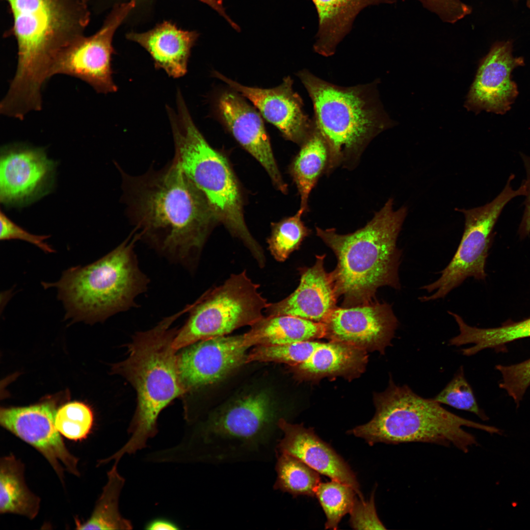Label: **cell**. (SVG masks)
<instances>
[{"mask_svg": "<svg viewBox=\"0 0 530 530\" xmlns=\"http://www.w3.org/2000/svg\"><path fill=\"white\" fill-rule=\"evenodd\" d=\"M375 413L367 423L348 431L370 445L423 442L449 446L464 452L477 445L475 437L463 427L498 433L496 427L462 418L444 409L433 398H424L407 385H396L391 377L388 388L374 397Z\"/></svg>", "mask_w": 530, "mask_h": 530, "instance_id": "obj_5", "label": "cell"}, {"mask_svg": "<svg viewBox=\"0 0 530 530\" xmlns=\"http://www.w3.org/2000/svg\"><path fill=\"white\" fill-rule=\"evenodd\" d=\"M526 171V179L523 183L526 186V199L524 202V210L519 227V234L523 238L530 234V157L520 154Z\"/></svg>", "mask_w": 530, "mask_h": 530, "instance_id": "obj_38", "label": "cell"}, {"mask_svg": "<svg viewBox=\"0 0 530 530\" xmlns=\"http://www.w3.org/2000/svg\"><path fill=\"white\" fill-rule=\"evenodd\" d=\"M213 75L250 101L287 139L301 145L314 130V120L304 113L302 100L293 90L291 77L284 78L276 87L264 89L241 85L216 71Z\"/></svg>", "mask_w": 530, "mask_h": 530, "instance_id": "obj_19", "label": "cell"}, {"mask_svg": "<svg viewBox=\"0 0 530 530\" xmlns=\"http://www.w3.org/2000/svg\"><path fill=\"white\" fill-rule=\"evenodd\" d=\"M119 462L115 461L107 472V482L103 489L94 510L84 523L76 521L78 530H132L133 525L123 517L119 509V500L125 479L117 470Z\"/></svg>", "mask_w": 530, "mask_h": 530, "instance_id": "obj_29", "label": "cell"}, {"mask_svg": "<svg viewBox=\"0 0 530 530\" xmlns=\"http://www.w3.org/2000/svg\"><path fill=\"white\" fill-rule=\"evenodd\" d=\"M455 320L459 333L451 338L450 342L451 345L456 346L473 344V346L461 350L462 354L466 356L475 355L486 348L499 347L516 340L530 337V318L489 328L471 326L459 316Z\"/></svg>", "mask_w": 530, "mask_h": 530, "instance_id": "obj_28", "label": "cell"}, {"mask_svg": "<svg viewBox=\"0 0 530 530\" xmlns=\"http://www.w3.org/2000/svg\"><path fill=\"white\" fill-rule=\"evenodd\" d=\"M131 237L96 262L65 270L58 281L42 283L57 289L65 319L94 323L134 305L148 283L133 250L139 236Z\"/></svg>", "mask_w": 530, "mask_h": 530, "instance_id": "obj_7", "label": "cell"}, {"mask_svg": "<svg viewBox=\"0 0 530 530\" xmlns=\"http://www.w3.org/2000/svg\"><path fill=\"white\" fill-rule=\"evenodd\" d=\"M24 464L13 454L0 460V513H12L32 520L40 508V499L26 485Z\"/></svg>", "mask_w": 530, "mask_h": 530, "instance_id": "obj_26", "label": "cell"}, {"mask_svg": "<svg viewBox=\"0 0 530 530\" xmlns=\"http://www.w3.org/2000/svg\"><path fill=\"white\" fill-rule=\"evenodd\" d=\"M117 166L122 201L139 237L180 260L198 252L218 220L204 194L173 160L139 175Z\"/></svg>", "mask_w": 530, "mask_h": 530, "instance_id": "obj_1", "label": "cell"}, {"mask_svg": "<svg viewBox=\"0 0 530 530\" xmlns=\"http://www.w3.org/2000/svg\"><path fill=\"white\" fill-rule=\"evenodd\" d=\"M427 0L452 18L460 14L464 8V5L457 0Z\"/></svg>", "mask_w": 530, "mask_h": 530, "instance_id": "obj_39", "label": "cell"}, {"mask_svg": "<svg viewBox=\"0 0 530 530\" xmlns=\"http://www.w3.org/2000/svg\"><path fill=\"white\" fill-rule=\"evenodd\" d=\"M433 398L440 404L473 413L484 421L488 420L487 416L479 407L473 390L465 378L463 366L460 367L451 381Z\"/></svg>", "mask_w": 530, "mask_h": 530, "instance_id": "obj_34", "label": "cell"}, {"mask_svg": "<svg viewBox=\"0 0 530 530\" xmlns=\"http://www.w3.org/2000/svg\"><path fill=\"white\" fill-rule=\"evenodd\" d=\"M168 115L172 131L173 161L202 192L217 220L241 239L259 264L265 257L244 221L238 182L226 158L212 148L195 125L185 102Z\"/></svg>", "mask_w": 530, "mask_h": 530, "instance_id": "obj_8", "label": "cell"}, {"mask_svg": "<svg viewBox=\"0 0 530 530\" xmlns=\"http://www.w3.org/2000/svg\"><path fill=\"white\" fill-rule=\"evenodd\" d=\"M525 65L523 57H514L510 41L495 44L481 61L468 96L467 106L498 114L509 110L518 95L511 73Z\"/></svg>", "mask_w": 530, "mask_h": 530, "instance_id": "obj_18", "label": "cell"}, {"mask_svg": "<svg viewBox=\"0 0 530 530\" xmlns=\"http://www.w3.org/2000/svg\"><path fill=\"white\" fill-rule=\"evenodd\" d=\"M54 162L44 150L23 144L3 146L0 159V200L6 205L25 206L47 193Z\"/></svg>", "mask_w": 530, "mask_h": 530, "instance_id": "obj_16", "label": "cell"}, {"mask_svg": "<svg viewBox=\"0 0 530 530\" xmlns=\"http://www.w3.org/2000/svg\"><path fill=\"white\" fill-rule=\"evenodd\" d=\"M305 211L300 208L293 216L272 225L267 242L270 254L275 260L283 262L299 247L311 233L301 220Z\"/></svg>", "mask_w": 530, "mask_h": 530, "instance_id": "obj_32", "label": "cell"}, {"mask_svg": "<svg viewBox=\"0 0 530 530\" xmlns=\"http://www.w3.org/2000/svg\"><path fill=\"white\" fill-rule=\"evenodd\" d=\"M269 397L264 392L240 398L212 416L190 440L194 459L214 464L275 458L281 436Z\"/></svg>", "mask_w": 530, "mask_h": 530, "instance_id": "obj_9", "label": "cell"}, {"mask_svg": "<svg viewBox=\"0 0 530 530\" xmlns=\"http://www.w3.org/2000/svg\"><path fill=\"white\" fill-rule=\"evenodd\" d=\"M393 202L389 199L371 221L353 233L342 235L334 228H316L317 235L337 257V266L331 273L344 307L374 301L380 287L401 288L402 251L397 241L407 209L395 210Z\"/></svg>", "mask_w": 530, "mask_h": 530, "instance_id": "obj_3", "label": "cell"}, {"mask_svg": "<svg viewBox=\"0 0 530 530\" xmlns=\"http://www.w3.org/2000/svg\"><path fill=\"white\" fill-rule=\"evenodd\" d=\"M350 514V524L354 529H386L377 516L373 494L368 501L356 499Z\"/></svg>", "mask_w": 530, "mask_h": 530, "instance_id": "obj_37", "label": "cell"}, {"mask_svg": "<svg viewBox=\"0 0 530 530\" xmlns=\"http://www.w3.org/2000/svg\"><path fill=\"white\" fill-rule=\"evenodd\" d=\"M298 76L312 101L316 126L329 151L328 173L357 161L369 142L392 125L378 98L377 82L343 87L309 71Z\"/></svg>", "mask_w": 530, "mask_h": 530, "instance_id": "obj_6", "label": "cell"}, {"mask_svg": "<svg viewBox=\"0 0 530 530\" xmlns=\"http://www.w3.org/2000/svg\"><path fill=\"white\" fill-rule=\"evenodd\" d=\"M325 324L326 337L330 341L383 354L391 344L398 321L391 305L373 301L353 307H337Z\"/></svg>", "mask_w": 530, "mask_h": 530, "instance_id": "obj_17", "label": "cell"}, {"mask_svg": "<svg viewBox=\"0 0 530 530\" xmlns=\"http://www.w3.org/2000/svg\"><path fill=\"white\" fill-rule=\"evenodd\" d=\"M325 255H317L311 267L301 268L299 284L286 298L270 303L266 316L289 315L326 323L337 307L338 295L331 273L324 267Z\"/></svg>", "mask_w": 530, "mask_h": 530, "instance_id": "obj_21", "label": "cell"}, {"mask_svg": "<svg viewBox=\"0 0 530 530\" xmlns=\"http://www.w3.org/2000/svg\"><path fill=\"white\" fill-rule=\"evenodd\" d=\"M282 436L276 451L299 459L319 474L351 486L364 499L356 476L344 460L332 447L321 440L312 428L293 424L283 418L278 421Z\"/></svg>", "mask_w": 530, "mask_h": 530, "instance_id": "obj_22", "label": "cell"}, {"mask_svg": "<svg viewBox=\"0 0 530 530\" xmlns=\"http://www.w3.org/2000/svg\"><path fill=\"white\" fill-rule=\"evenodd\" d=\"M275 469V490L290 494L293 497L315 496L320 483L319 473L304 462L287 453L276 451Z\"/></svg>", "mask_w": 530, "mask_h": 530, "instance_id": "obj_30", "label": "cell"}, {"mask_svg": "<svg viewBox=\"0 0 530 530\" xmlns=\"http://www.w3.org/2000/svg\"><path fill=\"white\" fill-rule=\"evenodd\" d=\"M0 223L1 240L20 239L37 246L47 253L55 252L50 245L45 242L50 236L35 235L29 233L12 221L1 210L0 212Z\"/></svg>", "mask_w": 530, "mask_h": 530, "instance_id": "obj_36", "label": "cell"}, {"mask_svg": "<svg viewBox=\"0 0 530 530\" xmlns=\"http://www.w3.org/2000/svg\"><path fill=\"white\" fill-rule=\"evenodd\" d=\"M94 422L91 408L80 401L67 403L56 410L55 424L59 433L74 441L86 438Z\"/></svg>", "mask_w": 530, "mask_h": 530, "instance_id": "obj_33", "label": "cell"}, {"mask_svg": "<svg viewBox=\"0 0 530 530\" xmlns=\"http://www.w3.org/2000/svg\"><path fill=\"white\" fill-rule=\"evenodd\" d=\"M198 37L197 32L183 30L169 21H164L144 32L126 34L128 40L148 52L156 69H163L175 79L186 74L191 49Z\"/></svg>", "mask_w": 530, "mask_h": 530, "instance_id": "obj_23", "label": "cell"}, {"mask_svg": "<svg viewBox=\"0 0 530 530\" xmlns=\"http://www.w3.org/2000/svg\"><path fill=\"white\" fill-rule=\"evenodd\" d=\"M354 489L339 481L320 483L315 496L322 508L326 517L325 529L337 530L342 518L350 513L356 500Z\"/></svg>", "mask_w": 530, "mask_h": 530, "instance_id": "obj_31", "label": "cell"}, {"mask_svg": "<svg viewBox=\"0 0 530 530\" xmlns=\"http://www.w3.org/2000/svg\"><path fill=\"white\" fill-rule=\"evenodd\" d=\"M181 314L136 334L128 345L127 358L112 368L133 386L137 397L136 410L129 428L131 436L112 455L114 459L120 460L125 454H133L146 448L148 440L158 433L160 412L186 393L179 373L177 351L172 346L178 330L171 327Z\"/></svg>", "mask_w": 530, "mask_h": 530, "instance_id": "obj_4", "label": "cell"}, {"mask_svg": "<svg viewBox=\"0 0 530 530\" xmlns=\"http://www.w3.org/2000/svg\"><path fill=\"white\" fill-rule=\"evenodd\" d=\"M511 174L501 192L491 202L471 209H458L463 213L465 226L463 235L452 259L440 272L435 281L420 288L429 295L419 297L422 302L445 297L459 287L467 278L484 280L486 276L485 265L491 246L494 227L505 206L512 199L524 196L525 187L522 184L513 189Z\"/></svg>", "mask_w": 530, "mask_h": 530, "instance_id": "obj_11", "label": "cell"}, {"mask_svg": "<svg viewBox=\"0 0 530 530\" xmlns=\"http://www.w3.org/2000/svg\"><path fill=\"white\" fill-rule=\"evenodd\" d=\"M251 362H275L293 366L302 378L354 376L362 372L366 350L347 344L308 340L282 345H258L251 351Z\"/></svg>", "mask_w": 530, "mask_h": 530, "instance_id": "obj_13", "label": "cell"}, {"mask_svg": "<svg viewBox=\"0 0 530 530\" xmlns=\"http://www.w3.org/2000/svg\"><path fill=\"white\" fill-rule=\"evenodd\" d=\"M259 288L243 270L209 290L187 307L188 318L177 331L173 348L177 351L198 341L227 335L256 323L265 317L269 303Z\"/></svg>", "mask_w": 530, "mask_h": 530, "instance_id": "obj_10", "label": "cell"}, {"mask_svg": "<svg viewBox=\"0 0 530 530\" xmlns=\"http://www.w3.org/2000/svg\"><path fill=\"white\" fill-rule=\"evenodd\" d=\"M135 5V0L115 5L97 32L81 36L58 54L51 68L50 78L56 74L69 75L88 83L98 93L116 92L111 67L112 55L115 53L112 39Z\"/></svg>", "mask_w": 530, "mask_h": 530, "instance_id": "obj_12", "label": "cell"}, {"mask_svg": "<svg viewBox=\"0 0 530 530\" xmlns=\"http://www.w3.org/2000/svg\"><path fill=\"white\" fill-rule=\"evenodd\" d=\"M257 343L249 331L198 341L177 355L179 373L186 392L216 383L246 363L247 351Z\"/></svg>", "mask_w": 530, "mask_h": 530, "instance_id": "obj_14", "label": "cell"}, {"mask_svg": "<svg viewBox=\"0 0 530 530\" xmlns=\"http://www.w3.org/2000/svg\"><path fill=\"white\" fill-rule=\"evenodd\" d=\"M318 16L313 48L318 54L333 55L350 31L357 15L365 8L392 0H311Z\"/></svg>", "mask_w": 530, "mask_h": 530, "instance_id": "obj_24", "label": "cell"}, {"mask_svg": "<svg viewBox=\"0 0 530 530\" xmlns=\"http://www.w3.org/2000/svg\"><path fill=\"white\" fill-rule=\"evenodd\" d=\"M3 0L13 20L5 35L14 36L18 45L17 69L6 99L18 107L37 108L57 56L84 35L90 19L87 0Z\"/></svg>", "mask_w": 530, "mask_h": 530, "instance_id": "obj_2", "label": "cell"}, {"mask_svg": "<svg viewBox=\"0 0 530 530\" xmlns=\"http://www.w3.org/2000/svg\"><path fill=\"white\" fill-rule=\"evenodd\" d=\"M496 368L502 377L499 387L506 391L518 406L530 385V358L514 365H498Z\"/></svg>", "mask_w": 530, "mask_h": 530, "instance_id": "obj_35", "label": "cell"}, {"mask_svg": "<svg viewBox=\"0 0 530 530\" xmlns=\"http://www.w3.org/2000/svg\"><path fill=\"white\" fill-rule=\"evenodd\" d=\"M144 529L149 530H178L179 526L175 522L165 518H154L147 522Z\"/></svg>", "mask_w": 530, "mask_h": 530, "instance_id": "obj_40", "label": "cell"}, {"mask_svg": "<svg viewBox=\"0 0 530 530\" xmlns=\"http://www.w3.org/2000/svg\"><path fill=\"white\" fill-rule=\"evenodd\" d=\"M527 6H528V7H529V8H530V0H527Z\"/></svg>", "mask_w": 530, "mask_h": 530, "instance_id": "obj_42", "label": "cell"}, {"mask_svg": "<svg viewBox=\"0 0 530 530\" xmlns=\"http://www.w3.org/2000/svg\"><path fill=\"white\" fill-rule=\"evenodd\" d=\"M249 331L257 346L282 345L326 337L327 326L295 316H265Z\"/></svg>", "mask_w": 530, "mask_h": 530, "instance_id": "obj_25", "label": "cell"}, {"mask_svg": "<svg viewBox=\"0 0 530 530\" xmlns=\"http://www.w3.org/2000/svg\"><path fill=\"white\" fill-rule=\"evenodd\" d=\"M209 5L212 8L216 10L220 15L223 16L235 29H237L238 26L235 24L226 14L224 8L222 5V0H199Z\"/></svg>", "mask_w": 530, "mask_h": 530, "instance_id": "obj_41", "label": "cell"}, {"mask_svg": "<svg viewBox=\"0 0 530 530\" xmlns=\"http://www.w3.org/2000/svg\"><path fill=\"white\" fill-rule=\"evenodd\" d=\"M218 107L236 140L264 167L277 188L286 193L287 185L277 167L261 115L234 92L222 93Z\"/></svg>", "mask_w": 530, "mask_h": 530, "instance_id": "obj_20", "label": "cell"}, {"mask_svg": "<svg viewBox=\"0 0 530 530\" xmlns=\"http://www.w3.org/2000/svg\"><path fill=\"white\" fill-rule=\"evenodd\" d=\"M329 162L327 144L315 126L313 131L301 145V149L290 168L300 196V208L305 212L308 209V198L312 190L322 174L328 173Z\"/></svg>", "mask_w": 530, "mask_h": 530, "instance_id": "obj_27", "label": "cell"}, {"mask_svg": "<svg viewBox=\"0 0 530 530\" xmlns=\"http://www.w3.org/2000/svg\"><path fill=\"white\" fill-rule=\"evenodd\" d=\"M56 410L49 402L1 408V425L31 446L49 462L64 484V468L76 476L78 459L67 448L55 424Z\"/></svg>", "mask_w": 530, "mask_h": 530, "instance_id": "obj_15", "label": "cell"}]
</instances>
